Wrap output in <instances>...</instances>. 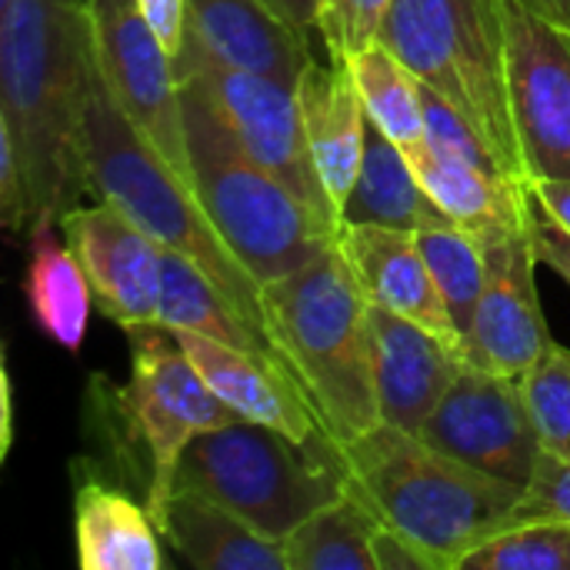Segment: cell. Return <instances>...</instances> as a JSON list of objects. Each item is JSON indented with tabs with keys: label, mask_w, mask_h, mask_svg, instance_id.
Instances as JSON below:
<instances>
[{
	"label": "cell",
	"mask_w": 570,
	"mask_h": 570,
	"mask_svg": "<svg viewBox=\"0 0 570 570\" xmlns=\"http://www.w3.org/2000/svg\"><path fill=\"white\" fill-rule=\"evenodd\" d=\"M97 77L87 0H10L0 7V127L27 184V237L53 230L87 174V107Z\"/></svg>",
	"instance_id": "cell-1"
},
{
	"label": "cell",
	"mask_w": 570,
	"mask_h": 570,
	"mask_svg": "<svg viewBox=\"0 0 570 570\" xmlns=\"http://www.w3.org/2000/svg\"><path fill=\"white\" fill-rule=\"evenodd\" d=\"M264 334L337 448L381 424L371 301L341 244L261 287Z\"/></svg>",
	"instance_id": "cell-2"
},
{
	"label": "cell",
	"mask_w": 570,
	"mask_h": 570,
	"mask_svg": "<svg viewBox=\"0 0 570 570\" xmlns=\"http://www.w3.org/2000/svg\"><path fill=\"white\" fill-rule=\"evenodd\" d=\"M337 461L347 491L444 570H461L481 544L518 524L521 484L478 471L414 431L377 424L337 448Z\"/></svg>",
	"instance_id": "cell-3"
},
{
	"label": "cell",
	"mask_w": 570,
	"mask_h": 570,
	"mask_svg": "<svg viewBox=\"0 0 570 570\" xmlns=\"http://www.w3.org/2000/svg\"><path fill=\"white\" fill-rule=\"evenodd\" d=\"M83 150L94 194L120 207L164 250H174L200 267L264 331L261 281L224 244L197 194L170 170V164L120 110L100 73V63L87 107Z\"/></svg>",
	"instance_id": "cell-4"
},
{
	"label": "cell",
	"mask_w": 570,
	"mask_h": 570,
	"mask_svg": "<svg viewBox=\"0 0 570 570\" xmlns=\"http://www.w3.org/2000/svg\"><path fill=\"white\" fill-rule=\"evenodd\" d=\"M177 83L194 194L224 244L261 281V287L311 264L337 244V230L311 214L240 147L200 83L190 77H180Z\"/></svg>",
	"instance_id": "cell-5"
},
{
	"label": "cell",
	"mask_w": 570,
	"mask_h": 570,
	"mask_svg": "<svg viewBox=\"0 0 570 570\" xmlns=\"http://www.w3.org/2000/svg\"><path fill=\"white\" fill-rule=\"evenodd\" d=\"M377 40L464 114L514 184L531 187L508 94L501 0H394Z\"/></svg>",
	"instance_id": "cell-6"
},
{
	"label": "cell",
	"mask_w": 570,
	"mask_h": 570,
	"mask_svg": "<svg viewBox=\"0 0 570 570\" xmlns=\"http://www.w3.org/2000/svg\"><path fill=\"white\" fill-rule=\"evenodd\" d=\"M174 484L214 498L274 541H284L314 511L347 494L337 448L327 438L301 444L244 417L194 438Z\"/></svg>",
	"instance_id": "cell-7"
},
{
	"label": "cell",
	"mask_w": 570,
	"mask_h": 570,
	"mask_svg": "<svg viewBox=\"0 0 570 570\" xmlns=\"http://www.w3.org/2000/svg\"><path fill=\"white\" fill-rule=\"evenodd\" d=\"M130 381L120 391V414L140 441L150 468V518L170 498L184 451L204 431L237 421V414L210 391L180 341L164 324L127 327Z\"/></svg>",
	"instance_id": "cell-8"
},
{
	"label": "cell",
	"mask_w": 570,
	"mask_h": 570,
	"mask_svg": "<svg viewBox=\"0 0 570 570\" xmlns=\"http://www.w3.org/2000/svg\"><path fill=\"white\" fill-rule=\"evenodd\" d=\"M174 77H190L210 97L240 147L271 170L311 214L341 234V220L327 200L321 174L314 167L297 90L257 70H244L214 57L190 30L174 57Z\"/></svg>",
	"instance_id": "cell-9"
},
{
	"label": "cell",
	"mask_w": 570,
	"mask_h": 570,
	"mask_svg": "<svg viewBox=\"0 0 570 570\" xmlns=\"http://www.w3.org/2000/svg\"><path fill=\"white\" fill-rule=\"evenodd\" d=\"M511 114L534 180H570V27L534 0H501Z\"/></svg>",
	"instance_id": "cell-10"
},
{
	"label": "cell",
	"mask_w": 570,
	"mask_h": 570,
	"mask_svg": "<svg viewBox=\"0 0 570 570\" xmlns=\"http://www.w3.org/2000/svg\"><path fill=\"white\" fill-rule=\"evenodd\" d=\"M87 13L94 53L114 100L147 137V144L170 164V170L194 190L180 83L174 77V60L150 27L140 0H87Z\"/></svg>",
	"instance_id": "cell-11"
},
{
	"label": "cell",
	"mask_w": 570,
	"mask_h": 570,
	"mask_svg": "<svg viewBox=\"0 0 570 570\" xmlns=\"http://www.w3.org/2000/svg\"><path fill=\"white\" fill-rule=\"evenodd\" d=\"M421 438L494 478L528 488L544 454L521 377L494 374L468 364L438 411L421 428Z\"/></svg>",
	"instance_id": "cell-12"
},
{
	"label": "cell",
	"mask_w": 570,
	"mask_h": 570,
	"mask_svg": "<svg viewBox=\"0 0 570 570\" xmlns=\"http://www.w3.org/2000/svg\"><path fill=\"white\" fill-rule=\"evenodd\" d=\"M488 281L464 334L468 364L494 374L521 377L554 344L538 297V250L531 224L521 230L484 237Z\"/></svg>",
	"instance_id": "cell-13"
},
{
	"label": "cell",
	"mask_w": 570,
	"mask_h": 570,
	"mask_svg": "<svg viewBox=\"0 0 570 570\" xmlns=\"http://www.w3.org/2000/svg\"><path fill=\"white\" fill-rule=\"evenodd\" d=\"M60 230L77 254L104 317L124 331L160 324L164 247L147 230L110 200L77 204L60 220Z\"/></svg>",
	"instance_id": "cell-14"
},
{
	"label": "cell",
	"mask_w": 570,
	"mask_h": 570,
	"mask_svg": "<svg viewBox=\"0 0 570 570\" xmlns=\"http://www.w3.org/2000/svg\"><path fill=\"white\" fill-rule=\"evenodd\" d=\"M371 347L381 424L421 434L468 367L464 347L377 304H371Z\"/></svg>",
	"instance_id": "cell-15"
},
{
	"label": "cell",
	"mask_w": 570,
	"mask_h": 570,
	"mask_svg": "<svg viewBox=\"0 0 570 570\" xmlns=\"http://www.w3.org/2000/svg\"><path fill=\"white\" fill-rule=\"evenodd\" d=\"M337 244L344 257L351 261L357 284L364 287L371 304L394 311L441 334L444 341L464 347V334L458 331L444 304V294L417 247L414 230L357 224V227H341Z\"/></svg>",
	"instance_id": "cell-16"
},
{
	"label": "cell",
	"mask_w": 570,
	"mask_h": 570,
	"mask_svg": "<svg viewBox=\"0 0 570 570\" xmlns=\"http://www.w3.org/2000/svg\"><path fill=\"white\" fill-rule=\"evenodd\" d=\"M200 377L210 384V391L244 421H257L267 428L284 431L287 438L301 444L324 441V431L291 381V374L267 357H257L250 351L220 344L214 337L194 334V331H174Z\"/></svg>",
	"instance_id": "cell-17"
},
{
	"label": "cell",
	"mask_w": 570,
	"mask_h": 570,
	"mask_svg": "<svg viewBox=\"0 0 570 570\" xmlns=\"http://www.w3.org/2000/svg\"><path fill=\"white\" fill-rule=\"evenodd\" d=\"M297 104L304 117L307 147L327 200L341 220V210L357 184L364 147H367V114L344 60L321 63L317 57L297 80Z\"/></svg>",
	"instance_id": "cell-18"
},
{
	"label": "cell",
	"mask_w": 570,
	"mask_h": 570,
	"mask_svg": "<svg viewBox=\"0 0 570 570\" xmlns=\"http://www.w3.org/2000/svg\"><path fill=\"white\" fill-rule=\"evenodd\" d=\"M187 30L224 63L291 87L314 60L311 37L281 20L264 0H187Z\"/></svg>",
	"instance_id": "cell-19"
},
{
	"label": "cell",
	"mask_w": 570,
	"mask_h": 570,
	"mask_svg": "<svg viewBox=\"0 0 570 570\" xmlns=\"http://www.w3.org/2000/svg\"><path fill=\"white\" fill-rule=\"evenodd\" d=\"M160 538L197 570H287L284 544L250 528L214 498L174 484L154 514Z\"/></svg>",
	"instance_id": "cell-20"
},
{
	"label": "cell",
	"mask_w": 570,
	"mask_h": 570,
	"mask_svg": "<svg viewBox=\"0 0 570 570\" xmlns=\"http://www.w3.org/2000/svg\"><path fill=\"white\" fill-rule=\"evenodd\" d=\"M160 531L147 511L124 491L94 478L73 491V544L80 570H164Z\"/></svg>",
	"instance_id": "cell-21"
},
{
	"label": "cell",
	"mask_w": 570,
	"mask_h": 570,
	"mask_svg": "<svg viewBox=\"0 0 570 570\" xmlns=\"http://www.w3.org/2000/svg\"><path fill=\"white\" fill-rule=\"evenodd\" d=\"M438 217H448V214H441L438 204L424 194L407 154L367 120L364 164L341 210V227L377 224V227L417 230Z\"/></svg>",
	"instance_id": "cell-22"
},
{
	"label": "cell",
	"mask_w": 570,
	"mask_h": 570,
	"mask_svg": "<svg viewBox=\"0 0 570 570\" xmlns=\"http://www.w3.org/2000/svg\"><path fill=\"white\" fill-rule=\"evenodd\" d=\"M160 324L170 331H194L214 337L220 344L250 351L257 357L277 361L271 337L187 257L164 250V297H160ZM284 367V364H281Z\"/></svg>",
	"instance_id": "cell-23"
},
{
	"label": "cell",
	"mask_w": 570,
	"mask_h": 570,
	"mask_svg": "<svg viewBox=\"0 0 570 570\" xmlns=\"http://www.w3.org/2000/svg\"><path fill=\"white\" fill-rule=\"evenodd\" d=\"M344 63L367 120L404 154L424 147V83L417 80V73L381 40L347 53Z\"/></svg>",
	"instance_id": "cell-24"
},
{
	"label": "cell",
	"mask_w": 570,
	"mask_h": 570,
	"mask_svg": "<svg viewBox=\"0 0 570 570\" xmlns=\"http://www.w3.org/2000/svg\"><path fill=\"white\" fill-rule=\"evenodd\" d=\"M27 267V301L40 331L67 351H80L87 337V321L94 304V287L70 250V244L53 240V230L30 237Z\"/></svg>",
	"instance_id": "cell-25"
},
{
	"label": "cell",
	"mask_w": 570,
	"mask_h": 570,
	"mask_svg": "<svg viewBox=\"0 0 570 570\" xmlns=\"http://www.w3.org/2000/svg\"><path fill=\"white\" fill-rule=\"evenodd\" d=\"M377 524L364 501L341 494L281 541L287 570H377Z\"/></svg>",
	"instance_id": "cell-26"
},
{
	"label": "cell",
	"mask_w": 570,
	"mask_h": 570,
	"mask_svg": "<svg viewBox=\"0 0 570 570\" xmlns=\"http://www.w3.org/2000/svg\"><path fill=\"white\" fill-rule=\"evenodd\" d=\"M417 247L444 294V304L458 324L461 334H468L474 307L481 301L484 281H488V247L484 237L454 224L451 217L428 220L414 230Z\"/></svg>",
	"instance_id": "cell-27"
},
{
	"label": "cell",
	"mask_w": 570,
	"mask_h": 570,
	"mask_svg": "<svg viewBox=\"0 0 570 570\" xmlns=\"http://www.w3.org/2000/svg\"><path fill=\"white\" fill-rule=\"evenodd\" d=\"M461 570H570L568 521H524L481 544Z\"/></svg>",
	"instance_id": "cell-28"
},
{
	"label": "cell",
	"mask_w": 570,
	"mask_h": 570,
	"mask_svg": "<svg viewBox=\"0 0 570 570\" xmlns=\"http://www.w3.org/2000/svg\"><path fill=\"white\" fill-rule=\"evenodd\" d=\"M521 387L544 454L570 461V347L554 341L544 357L521 374Z\"/></svg>",
	"instance_id": "cell-29"
},
{
	"label": "cell",
	"mask_w": 570,
	"mask_h": 570,
	"mask_svg": "<svg viewBox=\"0 0 570 570\" xmlns=\"http://www.w3.org/2000/svg\"><path fill=\"white\" fill-rule=\"evenodd\" d=\"M391 3L394 0H337L321 30V40L327 43L331 60H344L347 53L374 43Z\"/></svg>",
	"instance_id": "cell-30"
},
{
	"label": "cell",
	"mask_w": 570,
	"mask_h": 570,
	"mask_svg": "<svg viewBox=\"0 0 570 570\" xmlns=\"http://www.w3.org/2000/svg\"><path fill=\"white\" fill-rule=\"evenodd\" d=\"M524 521H568L570 524V461L541 454L534 478L524 488L518 524Z\"/></svg>",
	"instance_id": "cell-31"
},
{
	"label": "cell",
	"mask_w": 570,
	"mask_h": 570,
	"mask_svg": "<svg viewBox=\"0 0 570 570\" xmlns=\"http://www.w3.org/2000/svg\"><path fill=\"white\" fill-rule=\"evenodd\" d=\"M531 240L538 250V261L548 264L558 277L570 284V230H564L531 194Z\"/></svg>",
	"instance_id": "cell-32"
},
{
	"label": "cell",
	"mask_w": 570,
	"mask_h": 570,
	"mask_svg": "<svg viewBox=\"0 0 570 570\" xmlns=\"http://www.w3.org/2000/svg\"><path fill=\"white\" fill-rule=\"evenodd\" d=\"M374 554H377V570H444L434 554H428L421 544H414L411 538H404L387 524H377Z\"/></svg>",
	"instance_id": "cell-33"
},
{
	"label": "cell",
	"mask_w": 570,
	"mask_h": 570,
	"mask_svg": "<svg viewBox=\"0 0 570 570\" xmlns=\"http://www.w3.org/2000/svg\"><path fill=\"white\" fill-rule=\"evenodd\" d=\"M140 7L174 60L187 40V0H140Z\"/></svg>",
	"instance_id": "cell-34"
},
{
	"label": "cell",
	"mask_w": 570,
	"mask_h": 570,
	"mask_svg": "<svg viewBox=\"0 0 570 570\" xmlns=\"http://www.w3.org/2000/svg\"><path fill=\"white\" fill-rule=\"evenodd\" d=\"M281 20H287L291 27H297L301 33L314 37L321 33V20H324V0H264Z\"/></svg>",
	"instance_id": "cell-35"
},
{
	"label": "cell",
	"mask_w": 570,
	"mask_h": 570,
	"mask_svg": "<svg viewBox=\"0 0 570 570\" xmlns=\"http://www.w3.org/2000/svg\"><path fill=\"white\" fill-rule=\"evenodd\" d=\"M531 194L564 230H570V180H534Z\"/></svg>",
	"instance_id": "cell-36"
},
{
	"label": "cell",
	"mask_w": 570,
	"mask_h": 570,
	"mask_svg": "<svg viewBox=\"0 0 570 570\" xmlns=\"http://www.w3.org/2000/svg\"><path fill=\"white\" fill-rule=\"evenodd\" d=\"M544 13H551V17H558L561 23H568L570 27V0H534Z\"/></svg>",
	"instance_id": "cell-37"
},
{
	"label": "cell",
	"mask_w": 570,
	"mask_h": 570,
	"mask_svg": "<svg viewBox=\"0 0 570 570\" xmlns=\"http://www.w3.org/2000/svg\"><path fill=\"white\" fill-rule=\"evenodd\" d=\"M334 3H337V0H324V20H321V30H324L327 17H331V10H334Z\"/></svg>",
	"instance_id": "cell-38"
},
{
	"label": "cell",
	"mask_w": 570,
	"mask_h": 570,
	"mask_svg": "<svg viewBox=\"0 0 570 570\" xmlns=\"http://www.w3.org/2000/svg\"><path fill=\"white\" fill-rule=\"evenodd\" d=\"M7 3H10V0H0V7H7Z\"/></svg>",
	"instance_id": "cell-39"
}]
</instances>
